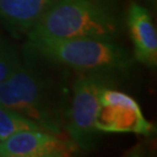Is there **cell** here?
Here are the masks:
<instances>
[{"instance_id": "8", "label": "cell", "mask_w": 157, "mask_h": 157, "mask_svg": "<svg viewBox=\"0 0 157 157\" xmlns=\"http://www.w3.org/2000/svg\"><path fill=\"white\" fill-rule=\"evenodd\" d=\"M56 0H0V23L13 33H28Z\"/></svg>"}, {"instance_id": "5", "label": "cell", "mask_w": 157, "mask_h": 157, "mask_svg": "<svg viewBox=\"0 0 157 157\" xmlns=\"http://www.w3.org/2000/svg\"><path fill=\"white\" fill-rule=\"evenodd\" d=\"M99 102L100 107L95 119L98 132L154 134V124L144 118L139 102L127 93L107 86L100 91Z\"/></svg>"}, {"instance_id": "7", "label": "cell", "mask_w": 157, "mask_h": 157, "mask_svg": "<svg viewBox=\"0 0 157 157\" xmlns=\"http://www.w3.org/2000/svg\"><path fill=\"white\" fill-rule=\"evenodd\" d=\"M127 27L134 45L136 61L149 67L157 63V33L146 7L133 2L127 13Z\"/></svg>"}, {"instance_id": "10", "label": "cell", "mask_w": 157, "mask_h": 157, "mask_svg": "<svg viewBox=\"0 0 157 157\" xmlns=\"http://www.w3.org/2000/svg\"><path fill=\"white\" fill-rule=\"evenodd\" d=\"M20 63L13 45L4 40H0V84L17 70Z\"/></svg>"}, {"instance_id": "6", "label": "cell", "mask_w": 157, "mask_h": 157, "mask_svg": "<svg viewBox=\"0 0 157 157\" xmlns=\"http://www.w3.org/2000/svg\"><path fill=\"white\" fill-rule=\"evenodd\" d=\"M78 148L43 129H26L0 141V157H65Z\"/></svg>"}, {"instance_id": "1", "label": "cell", "mask_w": 157, "mask_h": 157, "mask_svg": "<svg viewBox=\"0 0 157 157\" xmlns=\"http://www.w3.org/2000/svg\"><path fill=\"white\" fill-rule=\"evenodd\" d=\"M121 17L113 0H56L28 32V39H87L115 41Z\"/></svg>"}, {"instance_id": "3", "label": "cell", "mask_w": 157, "mask_h": 157, "mask_svg": "<svg viewBox=\"0 0 157 157\" xmlns=\"http://www.w3.org/2000/svg\"><path fill=\"white\" fill-rule=\"evenodd\" d=\"M27 48L45 61L82 71H114L128 69L133 58L114 41L76 39H28Z\"/></svg>"}, {"instance_id": "2", "label": "cell", "mask_w": 157, "mask_h": 157, "mask_svg": "<svg viewBox=\"0 0 157 157\" xmlns=\"http://www.w3.org/2000/svg\"><path fill=\"white\" fill-rule=\"evenodd\" d=\"M0 104L34 121L43 130L58 136L64 132V95L59 87L29 63H20L0 84Z\"/></svg>"}, {"instance_id": "9", "label": "cell", "mask_w": 157, "mask_h": 157, "mask_svg": "<svg viewBox=\"0 0 157 157\" xmlns=\"http://www.w3.org/2000/svg\"><path fill=\"white\" fill-rule=\"evenodd\" d=\"M26 129H42L39 124L0 104V141Z\"/></svg>"}, {"instance_id": "4", "label": "cell", "mask_w": 157, "mask_h": 157, "mask_svg": "<svg viewBox=\"0 0 157 157\" xmlns=\"http://www.w3.org/2000/svg\"><path fill=\"white\" fill-rule=\"evenodd\" d=\"M109 78L108 71H82L75 79L72 95L65 109L64 128L70 141L83 150L94 146L99 95L104 87L109 86Z\"/></svg>"}]
</instances>
